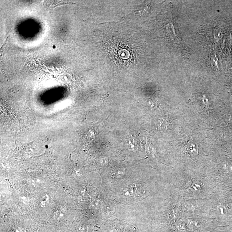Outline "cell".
<instances>
[{
  "mask_svg": "<svg viewBox=\"0 0 232 232\" xmlns=\"http://www.w3.org/2000/svg\"><path fill=\"white\" fill-rule=\"evenodd\" d=\"M53 48H55V46H53Z\"/></svg>",
  "mask_w": 232,
  "mask_h": 232,
  "instance_id": "obj_3",
  "label": "cell"
},
{
  "mask_svg": "<svg viewBox=\"0 0 232 232\" xmlns=\"http://www.w3.org/2000/svg\"><path fill=\"white\" fill-rule=\"evenodd\" d=\"M130 194L135 198H141L146 196L148 193V190L145 186L140 183H135L131 185L129 188Z\"/></svg>",
  "mask_w": 232,
  "mask_h": 232,
  "instance_id": "obj_1",
  "label": "cell"
},
{
  "mask_svg": "<svg viewBox=\"0 0 232 232\" xmlns=\"http://www.w3.org/2000/svg\"><path fill=\"white\" fill-rule=\"evenodd\" d=\"M184 150L186 154L191 156H196L199 153L198 145L193 141H189L185 145Z\"/></svg>",
  "mask_w": 232,
  "mask_h": 232,
  "instance_id": "obj_2",
  "label": "cell"
}]
</instances>
